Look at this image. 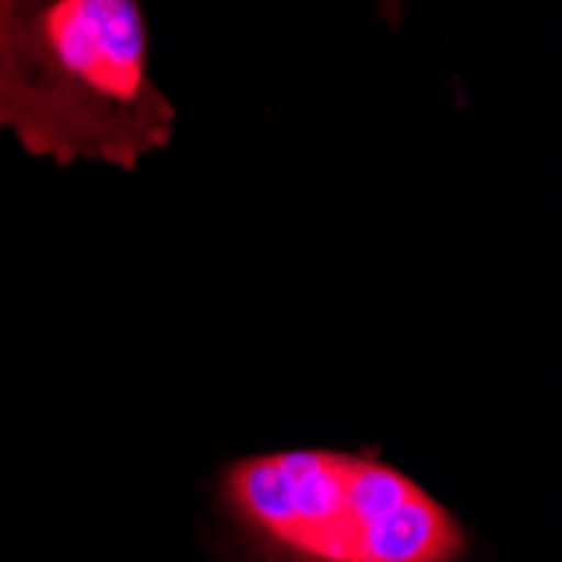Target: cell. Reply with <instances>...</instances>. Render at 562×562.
<instances>
[{"label":"cell","instance_id":"cell-1","mask_svg":"<svg viewBox=\"0 0 562 562\" xmlns=\"http://www.w3.org/2000/svg\"><path fill=\"white\" fill-rule=\"evenodd\" d=\"M176 122L138 0H0V128L27 156L135 172Z\"/></svg>","mask_w":562,"mask_h":562},{"label":"cell","instance_id":"cell-3","mask_svg":"<svg viewBox=\"0 0 562 562\" xmlns=\"http://www.w3.org/2000/svg\"><path fill=\"white\" fill-rule=\"evenodd\" d=\"M407 4L412 0H378V18L391 27H401L404 24V14H407Z\"/></svg>","mask_w":562,"mask_h":562},{"label":"cell","instance_id":"cell-2","mask_svg":"<svg viewBox=\"0 0 562 562\" xmlns=\"http://www.w3.org/2000/svg\"><path fill=\"white\" fill-rule=\"evenodd\" d=\"M233 562H465L472 536L378 451L283 448L216 475Z\"/></svg>","mask_w":562,"mask_h":562}]
</instances>
